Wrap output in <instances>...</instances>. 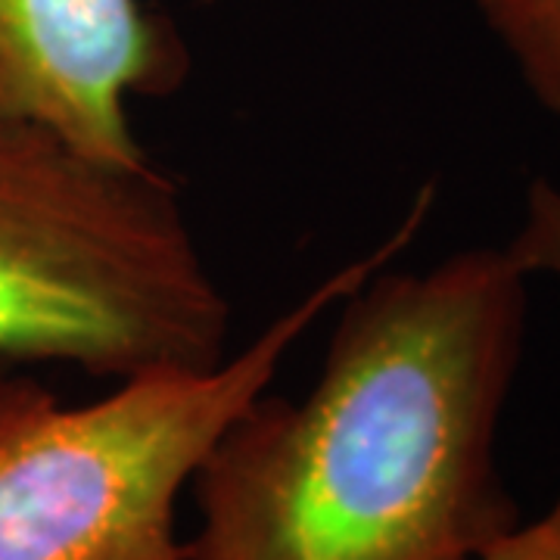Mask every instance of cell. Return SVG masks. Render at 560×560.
Instances as JSON below:
<instances>
[{
  "mask_svg": "<svg viewBox=\"0 0 560 560\" xmlns=\"http://www.w3.org/2000/svg\"><path fill=\"white\" fill-rule=\"evenodd\" d=\"M178 28L147 0H0V121L103 160H147L131 103L187 79Z\"/></svg>",
  "mask_w": 560,
  "mask_h": 560,
  "instance_id": "cell-4",
  "label": "cell"
},
{
  "mask_svg": "<svg viewBox=\"0 0 560 560\" xmlns=\"http://www.w3.org/2000/svg\"><path fill=\"white\" fill-rule=\"evenodd\" d=\"M423 190L389 241L315 283L215 368L113 383L81 405L10 371L0 383V560H190L178 501L206 452L271 389L302 337L415 241L433 209Z\"/></svg>",
  "mask_w": 560,
  "mask_h": 560,
  "instance_id": "cell-3",
  "label": "cell"
},
{
  "mask_svg": "<svg viewBox=\"0 0 560 560\" xmlns=\"http://www.w3.org/2000/svg\"><path fill=\"white\" fill-rule=\"evenodd\" d=\"M7 374H10V368H7V364H0V383L7 381Z\"/></svg>",
  "mask_w": 560,
  "mask_h": 560,
  "instance_id": "cell-8",
  "label": "cell"
},
{
  "mask_svg": "<svg viewBox=\"0 0 560 560\" xmlns=\"http://www.w3.org/2000/svg\"><path fill=\"white\" fill-rule=\"evenodd\" d=\"M477 560H560V495L536 521L501 533Z\"/></svg>",
  "mask_w": 560,
  "mask_h": 560,
  "instance_id": "cell-7",
  "label": "cell"
},
{
  "mask_svg": "<svg viewBox=\"0 0 560 560\" xmlns=\"http://www.w3.org/2000/svg\"><path fill=\"white\" fill-rule=\"evenodd\" d=\"M526 280L504 249L361 280L312 389H265L206 452L190 560L480 558L521 523L495 445Z\"/></svg>",
  "mask_w": 560,
  "mask_h": 560,
  "instance_id": "cell-1",
  "label": "cell"
},
{
  "mask_svg": "<svg viewBox=\"0 0 560 560\" xmlns=\"http://www.w3.org/2000/svg\"><path fill=\"white\" fill-rule=\"evenodd\" d=\"M231 302L168 175L0 121V364L103 381L228 359Z\"/></svg>",
  "mask_w": 560,
  "mask_h": 560,
  "instance_id": "cell-2",
  "label": "cell"
},
{
  "mask_svg": "<svg viewBox=\"0 0 560 560\" xmlns=\"http://www.w3.org/2000/svg\"><path fill=\"white\" fill-rule=\"evenodd\" d=\"M504 253L526 278H560V187L551 180L536 178L529 184L521 228Z\"/></svg>",
  "mask_w": 560,
  "mask_h": 560,
  "instance_id": "cell-6",
  "label": "cell"
},
{
  "mask_svg": "<svg viewBox=\"0 0 560 560\" xmlns=\"http://www.w3.org/2000/svg\"><path fill=\"white\" fill-rule=\"evenodd\" d=\"M523 88L560 121V0H477Z\"/></svg>",
  "mask_w": 560,
  "mask_h": 560,
  "instance_id": "cell-5",
  "label": "cell"
}]
</instances>
